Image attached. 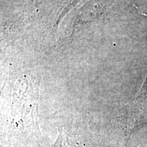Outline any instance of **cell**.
<instances>
[{"label": "cell", "instance_id": "cell-1", "mask_svg": "<svg viewBox=\"0 0 147 147\" xmlns=\"http://www.w3.org/2000/svg\"><path fill=\"white\" fill-rule=\"evenodd\" d=\"M146 123H147L146 112L140 103L133 104L127 108L122 119L125 146L128 144L134 131Z\"/></svg>", "mask_w": 147, "mask_h": 147}, {"label": "cell", "instance_id": "cell-2", "mask_svg": "<svg viewBox=\"0 0 147 147\" xmlns=\"http://www.w3.org/2000/svg\"><path fill=\"white\" fill-rule=\"evenodd\" d=\"M53 146V147H74V144L71 142L69 134L63 128H61L59 129L58 137Z\"/></svg>", "mask_w": 147, "mask_h": 147}]
</instances>
